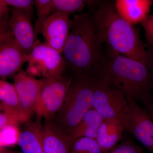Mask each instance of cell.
I'll return each instance as SVG.
<instances>
[{
  "label": "cell",
  "mask_w": 153,
  "mask_h": 153,
  "mask_svg": "<svg viewBox=\"0 0 153 153\" xmlns=\"http://www.w3.org/2000/svg\"><path fill=\"white\" fill-rule=\"evenodd\" d=\"M103 44L92 21L91 11L74 15L61 53L67 74L93 76L104 57Z\"/></svg>",
  "instance_id": "obj_1"
},
{
  "label": "cell",
  "mask_w": 153,
  "mask_h": 153,
  "mask_svg": "<svg viewBox=\"0 0 153 153\" xmlns=\"http://www.w3.org/2000/svg\"><path fill=\"white\" fill-rule=\"evenodd\" d=\"M91 13L94 26L108 49L146 63L147 48L139 33L118 14L114 2H99Z\"/></svg>",
  "instance_id": "obj_2"
},
{
  "label": "cell",
  "mask_w": 153,
  "mask_h": 153,
  "mask_svg": "<svg viewBox=\"0 0 153 153\" xmlns=\"http://www.w3.org/2000/svg\"><path fill=\"white\" fill-rule=\"evenodd\" d=\"M94 75L135 100H141L152 87L146 63L108 49Z\"/></svg>",
  "instance_id": "obj_3"
},
{
  "label": "cell",
  "mask_w": 153,
  "mask_h": 153,
  "mask_svg": "<svg viewBox=\"0 0 153 153\" xmlns=\"http://www.w3.org/2000/svg\"><path fill=\"white\" fill-rule=\"evenodd\" d=\"M93 80V76L90 75L73 76L66 99L51 122L66 137H68L85 114L92 108Z\"/></svg>",
  "instance_id": "obj_4"
},
{
  "label": "cell",
  "mask_w": 153,
  "mask_h": 153,
  "mask_svg": "<svg viewBox=\"0 0 153 153\" xmlns=\"http://www.w3.org/2000/svg\"><path fill=\"white\" fill-rule=\"evenodd\" d=\"M93 78L92 108L104 119L118 120L132 134L130 109L125 94L97 76H94Z\"/></svg>",
  "instance_id": "obj_5"
},
{
  "label": "cell",
  "mask_w": 153,
  "mask_h": 153,
  "mask_svg": "<svg viewBox=\"0 0 153 153\" xmlns=\"http://www.w3.org/2000/svg\"><path fill=\"white\" fill-rule=\"evenodd\" d=\"M41 86L37 107V120L52 122L65 101L73 76L68 74L54 78H41Z\"/></svg>",
  "instance_id": "obj_6"
},
{
  "label": "cell",
  "mask_w": 153,
  "mask_h": 153,
  "mask_svg": "<svg viewBox=\"0 0 153 153\" xmlns=\"http://www.w3.org/2000/svg\"><path fill=\"white\" fill-rule=\"evenodd\" d=\"M27 62L26 72L34 77L54 78L67 74L66 63L62 54L46 43L39 41L27 55Z\"/></svg>",
  "instance_id": "obj_7"
},
{
  "label": "cell",
  "mask_w": 153,
  "mask_h": 153,
  "mask_svg": "<svg viewBox=\"0 0 153 153\" xmlns=\"http://www.w3.org/2000/svg\"><path fill=\"white\" fill-rule=\"evenodd\" d=\"M27 55L19 47L11 28L0 33V77L15 76L27 62Z\"/></svg>",
  "instance_id": "obj_8"
},
{
  "label": "cell",
  "mask_w": 153,
  "mask_h": 153,
  "mask_svg": "<svg viewBox=\"0 0 153 153\" xmlns=\"http://www.w3.org/2000/svg\"><path fill=\"white\" fill-rule=\"evenodd\" d=\"M13 85L23 112L29 118L36 112V107L40 96L41 79H37L21 70L14 77Z\"/></svg>",
  "instance_id": "obj_9"
},
{
  "label": "cell",
  "mask_w": 153,
  "mask_h": 153,
  "mask_svg": "<svg viewBox=\"0 0 153 153\" xmlns=\"http://www.w3.org/2000/svg\"><path fill=\"white\" fill-rule=\"evenodd\" d=\"M72 25L69 15L57 12L50 15L45 22L41 33L46 43L55 50L62 53L68 39Z\"/></svg>",
  "instance_id": "obj_10"
},
{
  "label": "cell",
  "mask_w": 153,
  "mask_h": 153,
  "mask_svg": "<svg viewBox=\"0 0 153 153\" xmlns=\"http://www.w3.org/2000/svg\"><path fill=\"white\" fill-rule=\"evenodd\" d=\"M126 96L128 101L133 133L141 143L153 153V121L146 109L140 106L131 96Z\"/></svg>",
  "instance_id": "obj_11"
},
{
  "label": "cell",
  "mask_w": 153,
  "mask_h": 153,
  "mask_svg": "<svg viewBox=\"0 0 153 153\" xmlns=\"http://www.w3.org/2000/svg\"><path fill=\"white\" fill-rule=\"evenodd\" d=\"M11 11L10 25L11 31L22 51L25 54L30 55L38 41L31 20L15 8L12 7Z\"/></svg>",
  "instance_id": "obj_12"
},
{
  "label": "cell",
  "mask_w": 153,
  "mask_h": 153,
  "mask_svg": "<svg viewBox=\"0 0 153 153\" xmlns=\"http://www.w3.org/2000/svg\"><path fill=\"white\" fill-rule=\"evenodd\" d=\"M40 122L28 121L19 132L18 144L22 153H44V126Z\"/></svg>",
  "instance_id": "obj_13"
},
{
  "label": "cell",
  "mask_w": 153,
  "mask_h": 153,
  "mask_svg": "<svg viewBox=\"0 0 153 153\" xmlns=\"http://www.w3.org/2000/svg\"><path fill=\"white\" fill-rule=\"evenodd\" d=\"M153 3L152 0H117L114 2L118 14L133 26L141 23L149 16Z\"/></svg>",
  "instance_id": "obj_14"
},
{
  "label": "cell",
  "mask_w": 153,
  "mask_h": 153,
  "mask_svg": "<svg viewBox=\"0 0 153 153\" xmlns=\"http://www.w3.org/2000/svg\"><path fill=\"white\" fill-rule=\"evenodd\" d=\"M125 130L124 126L118 120L104 119L95 139L103 153L112 149L122 139Z\"/></svg>",
  "instance_id": "obj_15"
},
{
  "label": "cell",
  "mask_w": 153,
  "mask_h": 153,
  "mask_svg": "<svg viewBox=\"0 0 153 153\" xmlns=\"http://www.w3.org/2000/svg\"><path fill=\"white\" fill-rule=\"evenodd\" d=\"M0 100L1 111L14 115L23 123L30 120L22 110L13 84L3 79L0 80Z\"/></svg>",
  "instance_id": "obj_16"
},
{
  "label": "cell",
  "mask_w": 153,
  "mask_h": 153,
  "mask_svg": "<svg viewBox=\"0 0 153 153\" xmlns=\"http://www.w3.org/2000/svg\"><path fill=\"white\" fill-rule=\"evenodd\" d=\"M71 145L68 138L64 136L57 130L51 122L45 121L44 153H70Z\"/></svg>",
  "instance_id": "obj_17"
},
{
  "label": "cell",
  "mask_w": 153,
  "mask_h": 153,
  "mask_svg": "<svg viewBox=\"0 0 153 153\" xmlns=\"http://www.w3.org/2000/svg\"><path fill=\"white\" fill-rule=\"evenodd\" d=\"M103 120L104 119L101 115L93 108H91L71 132L68 139L72 144L75 140L82 137L95 139L99 128Z\"/></svg>",
  "instance_id": "obj_18"
},
{
  "label": "cell",
  "mask_w": 153,
  "mask_h": 153,
  "mask_svg": "<svg viewBox=\"0 0 153 153\" xmlns=\"http://www.w3.org/2000/svg\"><path fill=\"white\" fill-rule=\"evenodd\" d=\"M37 12L35 30L36 37L41 33L45 22L52 13V0H36L34 1Z\"/></svg>",
  "instance_id": "obj_19"
},
{
  "label": "cell",
  "mask_w": 153,
  "mask_h": 153,
  "mask_svg": "<svg viewBox=\"0 0 153 153\" xmlns=\"http://www.w3.org/2000/svg\"><path fill=\"white\" fill-rule=\"evenodd\" d=\"M86 1L82 0H52V13L61 12L70 15L83 10Z\"/></svg>",
  "instance_id": "obj_20"
},
{
  "label": "cell",
  "mask_w": 153,
  "mask_h": 153,
  "mask_svg": "<svg viewBox=\"0 0 153 153\" xmlns=\"http://www.w3.org/2000/svg\"><path fill=\"white\" fill-rule=\"evenodd\" d=\"M70 153H103L96 140L90 138L77 139L72 143Z\"/></svg>",
  "instance_id": "obj_21"
},
{
  "label": "cell",
  "mask_w": 153,
  "mask_h": 153,
  "mask_svg": "<svg viewBox=\"0 0 153 153\" xmlns=\"http://www.w3.org/2000/svg\"><path fill=\"white\" fill-rule=\"evenodd\" d=\"M0 4L19 10L31 20L34 16V1L32 0H1Z\"/></svg>",
  "instance_id": "obj_22"
},
{
  "label": "cell",
  "mask_w": 153,
  "mask_h": 153,
  "mask_svg": "<svg viewBox=\"0 0 153 153\" xmlns=\"http://www.w3.org/2000/svg\"><path fill=\"white\" fill-rule=\"evenodd\" d=\"M105 153H144V152L142 148L133 141L128 140Z\"/></svg>",
  "instance_id": "obj_23"
},
{
  "label": "cell",
  "mask_w": 153,
  "mask_h": 153,
  "mask_svg": "<svg viewBox=\"0 0 153 153\" xmlns=\"http://www.w3.org/2000/svg\"><path fill=\"white\" fill-rule=\"evenodd\" d=\"M23 122L14 115L1 111L0 114V130H2L8 127L17 128Z\"/></svg>",
  "instance_id": "obj_24"
},
{
  "label": "cell",
  "mask_w": 153,
  "mask_h": 153,
  "mask_svg": "<svg viewBox=\"0 0 153 153\" xmlns=\"http://www.w3.org/2000/svg\"><path fill=\"white\" fill-rule=\"evenodd\" d=\"M141 24L149 46L153 47V14L149 15Z\"/></svg>",
  "instance_id": "obj_25"
},
{
  "label": "cell",
  "mask_w": 153,
  "mask_h": 153,
  "mask_svg": "<svg viewBox=\"0 0 153 153\" xmlns=\"http://www.w3.org/2000/svg\"><path fill=\"white\" fill-rule=\"evenodd\" d=\"M146 63L149 70L151 83L152 87H153V47L149 46L146 48Z\"/></svg>",
  "instance_id": "obj_26"
},
{
  "label": "cell",
  "mask_w": 153,
  "mask_h": 153,
  "mask_svg": "<svg viewBox=\"0 0 153 153\" xmlns=\"http://www.w3.org/2000/svg\"><path fill=\"white\" fill-rule=\"evenodd\" d=\"M141 101L144 105L146 110L153 121V97L149 94L145 96Z\"/></svg>",
  "instance_id": "obj_27"
},
{
  "label": "cell",
  "mask_w": 153,
  "mask_h": 153,
  "mask_svg": "<svg viewBox=\"0 0 153 153\" xmlns=\"http://www.w3.org/2000/svg\"><path fill=\"white\" fill-rule=\"evenodd\" d=\"M0 153H22L17 152L7 149L5 147L0 146Z\"/></svg>",
  "instance_id": "obj_28"
}]
</instances>
